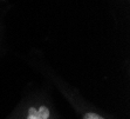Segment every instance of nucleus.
I'll return each instance as SVG.
<instances>
[{
	"instance_id": "1",
	"label": "nucleus",
	"mask_w": 130,
	"mask_h": 119,
	"mask_svg": "<svg viewBox=\"0 0 130 119\" xmlns=\"http://www.w3.org/2000/svg\"><path fill=\"white\" fill-rule=\"evenodd\" d=\"M30 63L46 78H48L51 81L54 82V85L58 86V89H60V91L64 94V97L72 103L73 106L75 107V110H77L80 119H107L103 114L97 112L96 110H91V107L88 106L87 103H85L82 100V98L77 94V92H75L73 89H70L68 86V84H66L62 79H60L42 59L34 57V58H30Z\"/></svg>"
},
{
	"instance_id": "2",
	"label": "nucleus",
	"mask_w": 130,
	"mask_h": 119,
	"mask_svg": "<svg viewBox=\"0 0 130 119\" xmlns=\"http://www.w3.org/2000/svg\"><path fill=\"white\" fill-rule=\"evenodd\" d=\"M17 119H54V113L48 100L36 98L24 107L21 114Z\"/></svg>"
}]
</instances>
